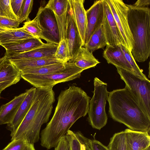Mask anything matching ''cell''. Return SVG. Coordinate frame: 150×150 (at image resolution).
<instances>
[{"mask_svg": "<svg viewBox=\"0 0 150 150\" xmlns=\"http://www.w3.org/2000/svg\"><path fill=\"white\" fill-rule=\"evenodd\" d=\"M90 98L75 86L62 91L54 115L40 134L41 146L47 149L56 147L75 122L87 115Z\"/></svg>", "mask_w": 150, "mask_h": 150, "instance_id": "1", "label": "cell"}, {"mask_svg": "<svg viewBox=\"0 0 150 150\" xmlns=\"http://www.w3.org/2000/svg\"><path fill=\"white\" fill-rule=\"evenodd\" d=\"M55 101L53 87L36 88L31 107L11 140L22 139L33 144L38 142L41 127L48 121Z\"/></svg>", "mask_w": 150, "mask_h": 150, "instance_id": "2", "label": "cell"}, {"mask_svg": "<svg viewBox=\"0 0 150 150\" xmlns=\"http://www.w3.org/2000/svg\"><path fill=\"white\" fill-rule=\"evenodd\" d=\"M107 101L109 114L115 121L133 130L150 131V117L144 112L127 86L109 92Z\"/></svg>", "mask_w": 150, "mask_h": 150, "instance_id": "3", "label": "cell"}, {"mask_svg": "<svg viewBox=\"0 0 150 150\" xmlns=\"http://www.w3.org/2000/svg\"><path fill=\"white\" fill-rule=\"evenodd\" d=\"M127 5L128 23L134 40L131 53L135 61L143 62L150 55V9Z\"/></svg>", "mask_w": 150, "mask_h": 150, "instance_id": "4", "label": "cell"}, {"mask_svg": "<svg viewBox=\"0 0 150 150\" xmlns=\"http://www.w3.org/2000/svg\"><path fill=\"white\" fill-rule=\"evenodd\" d=\"M93 94L89 103L87 120L93 128L100 130L106 124L108 116L105 106L109 92L107 84L97 77L94 79Z\"/></svg>", "mask_w": 150, "mask_h": 150, "instance_id": "5", "label": "cell"}, {"mask_svg": "<svg viewBox=\"0 0 150 150\" xmlns=\"http://www.w3.org/2000/svg\"><path fill=\"white\" fill-rule=\"evenodd\" d=\"M117 73L125 86L145 114L150 117V81L141 79L131 72L117 67Z\"/></svg>", "mask_w": 150, "mask_h": 150, "instance_id": "6", "label": "cell"}, {"mask_svg": "<svg viewBox=\"0 0 150 150\" xmlns=\"http://www.w3.org/2000/svg\"><path fill=\"white\" fill-rule=\"evenodd\" d=\"M65 69L58 72L50 74L35 75L21 74V77L36 88L53 87L56 84L79 78L83 70L74 63H66Z\"/></svg>", "mask_w": 150, "mask_h": 150, "instance_id": "7", "label": "cell"}, {"mask_svg": "<svg viewBox=\"0 0 150 150\" xmlns=\"http://www.w3.org/2000/svg\"><path fill=\"white\" fill-rule=\"evenodd\" d=\"M105 1L110 8L124 40L125 47L131 53L134 40L128 23V8L127 4L121 0Z\"/></svg>", "mask_w": 150, "mask_h": 150, "instance_id": "8", "label": "cell"}, {"mask_svg": "<svg viewBox=\"0 0 150 150\" xmlns=\"http://www.w3.org/2000/svg\"><path fill=\"white\" fill-rule=\"evenodd\" d=\"M42 31V39L47 43L59 45L60 38L57 24L53 11L40 5L37 14Z\"/></svg>", "mask_w": 150, "mask_h": 150, "instance_id": "9", "label": "cell"}, {"mask_svg": "<svg viewBox=\"0 0 150 150\" xmlns=\"http://www.w3.org/2000/svg\"><path fill=\"white\" fill-rule=\"evenodd\" d=\"M103 4L104 17L103 25L107 45H122L125 47L124 40L105 0H103Z\"/></svg>", "mask_w": 150, "mask_h": 150, "instance_id": "10", "label": "cell"}, {"mask_svg": "<svg viewBox=\"0 0 150 150\" xmlns=\"http://www.w3.org/2000/svg\"><path fill=\"white\" fill-rule=\"evenodd\" d=\"M86 13L87 27L84 46L88 42L94 32L103 25L104 17L103 0L95 1L92 6L86 11Z\"/></svg>", "mask_w": 150, "mask_h": 150, "instance_id": "11", "label": "cell"}, {"mask_svg": "<svg viewBox=\"0 0 150 150\" xmlns=\"http://www.w3.org/2000/svg\"><path fill=\"white\" fill-rule=\"evenodd\" d=\"M66 40L70 62L79 49L83 47L82 41L76 23L73 11L69 5L67 11Z\"/></svg>", "mask_w": 150, "mask_h": 150, "instance_id": "12", "label": "cell"}, {"mask_svg": "<svg viewBox=\"0 0 150 150\" xmlns=\"http://www.w3.org/2000/svg\"><path fill=\"white\" fill-rule=\"evenodd\" d=\"M45 6L53 12L57 24L60 41L66 40L68 0H50Z\"/></svg>", "mask_w": 150, "mask_h": 150, "instance_id": "13", "label": "cell"}, {"mask_svg": "<svg viewBox=\"0 0 150 150\" xmlns=\"http://www.w3.org/2000/svg\"><path fill=\"white\" fill-rule=\"evenodd\" d=\"M149 131L126 129L124 131L127 150H144L150 146Z\"/></svg>", "mask_w": 150, "mask_h": 150, "instance_id": "14", "label": "cell"}, {"mask_svg": "<svg viewBox=\"0 0 150 150\" xmlns=\"http://www.w3.org/2000/svg\"><path fill=\"white\" fill-rule=\"evenodd\" d=\"M58 45L47 43L23 53L6 56L7 59L19 60L42 58L54 55Z\"/></svg>", "mask_w": 150, "mask_h": 150, "instance_id": "15", "label": "cell"}, {"mask_svg": "<svg viewBox=\"0 0 150 150\" xmlns=\"http://www.w3.org/2000/svg\"><path fill=\"white\" fill-rule=\"evenodd\" d=\"M36 89V88L33 87L26 91V96L13 119L7 124L8 129L11 132V137L13 135L29 110L34 99Z\"/></svg>", "mask_w": 150, "mask_h": 150, "instance_id": "16", "label": "cell"}, {"mask_svg": "<svg viewBox=\"0 0 150 150\" xmlns=\"http://www.w3.org/2000/svg\"><path fill=\"white\" fill-rule=\"evenodd\" d=\"M103 57L109 64L131 72L133 69L126 59L120 45H107L103 53Z\"/></svg>", "mask_w": 150, "mask_h": 150, "instance_id": "17", "label": "cell"}, {"mask_svg": "<svg viewBox=\"0 0 150 150\" xmlns=\"http://www.w3.org/2000/svg\"><path fill=\"white\" fill-rule=\"evenodd\" d=\"M21 78L20 71L7 59L0 69V91L16 83Z\"/></svg>", "mask_w": 150, "mask_h": 150, "instance_id": "18", "label": "cell"}, {"mask_svg": "<svg viewBox=\"0 0 150 150\" xmlns=\"http://www.w3.org/2000/svg\"><path fill=\"white\" fill-rule=\"evenodd\" d=\"M40 38H31L1 45L6 50V56L26 52L43 45Z\"/></svg>", "mask_w": 150, "mask_h": 150, "instance_id": "19", "label": "cell"}, {"mask_svg": "<svg viewBox=\"0 0 150 150\" xmlns=\"http://www.w3.org/2000/svg\"><path fill=\"white\" fill-rule=\"evenodd\" d=\"M84 0H68L73 11L75 21L81 37L83 47L87 27L86 11L84 6Z\"/></svg>", "mask_w": 150, "mask_h": 150, "instance_id": "20", "label": "cell"}, {"mask_svg": "<svg viewBox=\"0 0 150 150\" xmlns=\"http://www.w3.org/2000/svg\"><path fill=\"white\" fill-rule=\"evenodd\" d=\"M27 93L26 91L0 107V125L8 124L11 121Z\"/></svg>", "mask_w": 150, "mask_h": 150, "instance_id": "21", "label": "cell"}, {"mask_svg": "<svg viewBox=\"0 0 150 150\" xmlns=\"http://www.w3.org/2000/svg\"><path fill=\"white\" fill-rule=\"evenodd\" d=\"M8 60L12 63L20 72L25 69L37 68L61 62L56 59L54 55L40 58Z\"/></svg>", "mask_w": 150, "mask_h": 150, "instance_id": "22", "label": "cell"}, {"mask_svg": "<svg viewBox=\"0 0 150 150\" xmlns=\"http://www.w3.org/2000/svg\"><path fill=\"white\" fill-rule=\"evenodd\" d=\"M92 53L84 47H81L70 62H73L76 66L83 70L94 67L100 62Z\"/></svg>", "mask_w": 150, "mask_h": 150, "instance_id": "23", "label": "cell"}, {"mask_svg": "<svg viewBox=\"0 0 150 150\" xmlns=\"http://www.w3.org/2000/svg\"><path fill=\"white\" fill-rule=\"evenodd\" d=\"M33 38L22 27L9 29L0 33V45Z\"/></svg>", "mask_w": 150, "mask_h": 150, "instance_id": "24", "label": "cell"}, {"mask_svg": "<svg viewBox=\"0 0 150 150\" xmlns=\"http://www.w3.org/2000/svg\"><path fill=\"white\" fill-rule=\"evenodd\" d=\"M107 45L103 25L100 26L92 34L84 47L93 53L99 49H103Z\"/></svg>", "mask_w": 150, "mask_h": 150, "instance_id": "25", "label": "cell"}, {"mask_svg": "<svg viewBox=\"0 0 150 150\" xmlns=\"http://www.w3.org/2000/svg\"><path fill=\"white\" fill-rule=\"evenodd\" d=\"M66 63L60 62L38 67L25 69L20 72L21 74L35 75L50 74L58 72L64 70L66 67Z\"/></svg>", "mask_w": 150, "mask_h": 150, "instance_id": "26", "label": "cell"}, {"mask_svg": "<svg viewBox=\"0 0 150 150\" xmlns=\"http://www.w3.org/2000/svg\"><path fill=\"white\" fill-rule=\"evenodd\" d=\"M107 147L109 150H127L124 131L115 133L110 138Z\"/></svg>", "mask_w": 150, "mask_h": 150, "instance_id": "27", "label": "cell"}, {"mask_svg": "<svg viewBox=\"0 0 150 150\" xmlns=\"http://www.w3.org/2000/svg\"><path fill=\"white\" fill-rule=\"evenodd\" d=\"M22 28L24 31L34 38L42 39V31L37 16L32 20L29 19L26 21Z\"/></svg>", "mask_w": 150, "mask_h": 150, "instance_id": "28", "label": "cell"}, {"mask_svg": "<svg viewBox=\"0 0 150 150\" xmlns=\"http://www.w3.org/2000/svg\"><path fill=\"white\" fill-rule=\"evenodd\" d=\"M120 46L126 59L133 69V73L141 79L149 80L143 73V70L141 69L137 64L132 53L124 46L122 45H120Z\"/></svg>", "mask_w": 150, "mask_h": 150, "instance_id": "29", "label": "cell"}, {"mask_svg": "<svg viewBox=\"0 0 150 150\" xmlns=\"http://www.w3.org/2000/svg\"><path fill=\"white\" fill-rule=\"evenodd\" d=\"M54 56L57 60L61 62L66 63L69 62V53L66 40L60 41Z\"/></svg>", "mask_w": 150, "mask_h": 150, "instance_id": "30", "label": "cell"}, {"mask_svg": "<svg viewBox=\"0 0 150 150\" xmlns=\"http://www.w3.org/2000/svg\"><path fill=\"white\" fill-rule=\"evenodd\" d=\"M0 16L18 19L11 5V0H0Z\"/></svg>", "mask_w": 150, "mask_h": 150, "instance_id": "31", "label": "cell"}, {"mask_svg": "<svg viewBox=\"0 0 150 150\" xmlns=\"http://www.w3.org/2000/svg\"><path fill=\"white\" fill-rule=\"evenodd\" d=\"M33 3V0H24L21 15L19 19L20 23L25 20L30 19L28 16L32 10Z\"/></svg>", "mask_w": 150, "mask_h": 150, "instance_id": "32", "label": "cell"}, {"mask_svg": "<svg viewBox=\"0 0 150 150\" xmlns=\"http://www.w3.org/2000/svg\"><path fill=\"white\" fill-rule=\"evenodd\" d=\"M66 136L69 142L71 150H81L80 143L75 132L69 130Z\"/></svg>", "mask_w": 150, "mask_h": 150, "instance_id": "33", "label": "cell"}, {"mask_svg": "<svg viewBox=\"0 0 150 150\" xmlns=\"http://www.w3.org/2000/svg\"><path fill=\"white\" fill-rule=\"evenodd\" d=\"M28 144L23 139L13 140L2 150H24Z\"/></svg>", "mask_w": 150, "mask_h": 150, "instance_id": "34", "label": "cell"}, {"mask_svg": "<svg viewBox=\"0 0 150 150\" xmlns=\"http://www.w3.org/2000/svg\"><path fill=\"white\" fill-rule=\"evenodd\" d=\"M20 23L18 19L0 16V25L8 29L17 28Z\"/></svg>", "mask_w": 150, "mask_h": 150, "instance_id": "35", "label": "cell"}, {"mask_svg": "<svg viewBox=\"0 0 150 150\" xmlns=\"http://www.w3.org/2000/svg\"><path fill=\"white\" fill-rule=\"evenodd\" d=\"M24 0H11L12 10L18 20L20 18Z\"/></svg>", "mask_w": 150, "mask_h": 150, "instance_id": "36", "label": "cell"}, {"mask_svg": "<svg viewBox=\"0 0 150 150\" xmlns=\"http://www.w3.org/2000/svg\"><path fill=\"white\" fill-rule=\"evenodd\" d=\"M87 142L91 150H109L107 146L96 139L87 138Z\"/></svg>", "mask_w": 150, "mask_h": 150, "instance_id": "37", "label": "cell"}, {"mask_svg": "<svg viewBox=\"0 0 150 150\" xmlns=\"http://www.w3.org/2000/svg\"><path fill=\"white\" fill-rule=\"evenodd\" d=\"M54 150H71L69 142L66 135L60 140Z\"/></svg>", "mask_w": 150, "mask_h": 150, "instance_id": "38", "label": "cell"}, {"mask_svg": "<svg viewBox=\"0 0 150 150\" xmlns=\"http://www.w3.org/2000/svg\"><path fill=\"white\" fill-rule=\"evenodd\" d=\"M139 7H147L150 5V0H138L133 4Z\"/></svg>", "mask_w": 150, "mask_h": 150, "instance_id": "39", "label": "cell"}, {"mask_svg": "<svg viewBox=\"0 0 150 150\" xmlns=\"http://www.w3.org/2000/svg\"><path fill=\"white\" fill-rule=\"evenodd\" d=\"M24 150H36V149L33 144H28Z\"/></svg>", "mask_w": 150, "mask_h": 150, "instance_id": "40", "label": "cell"}, {"mask_svg": "<svg viewBox=\"0 0 150 150\" xmlns=\"http://www.w3.org/2000/svg\"><path fill=\"white\" fill-rule=\"evenodd\" d=\"M7 59V56L5 55L4 56L0 58V69L4 63Z\"/></svg>", "mask_w": 150, "mask_h": 150, "instance_id": "41", "label": "cell"}, {"mask_svg": "<svg viewBox=\"0 0 150 150\" xmlns=\"http://www.w3.org/2000/svg\"><path fill=\"white\" fill-rule=\"evenodd\" d=\"M8 29H9L7 28L0 25V33L6 31Z\"/></svg>", "mask_w": 150, "mask_h": 150, "instance_id": "42", "label": "cell"}, {"mask_svg": "<svg viewBox=\"0 0 150 150\" xmlns=\"http://www.w3.org/2000/svg\"><path fill=\"white\" fill-rule=\"evenodd\" d=\"M144 150H150V146Z\"/></svg>", "mask_w": 150, "mask_h": 150, "instance_id": "43", "label": "cell"}, {"mask_svg": "<svg viewBox=\"0 0 150 150\" xmlns=\"http://www.w3.org/2000/svg\"><path fill=\"white\" fill-rule=\"evenodd\" d=\"M1 91H0V95Z\"/></svg>", "mask_w": 150, "mask_h": 150, "instance_id": "44", "label": "cell"}]
</instances>
